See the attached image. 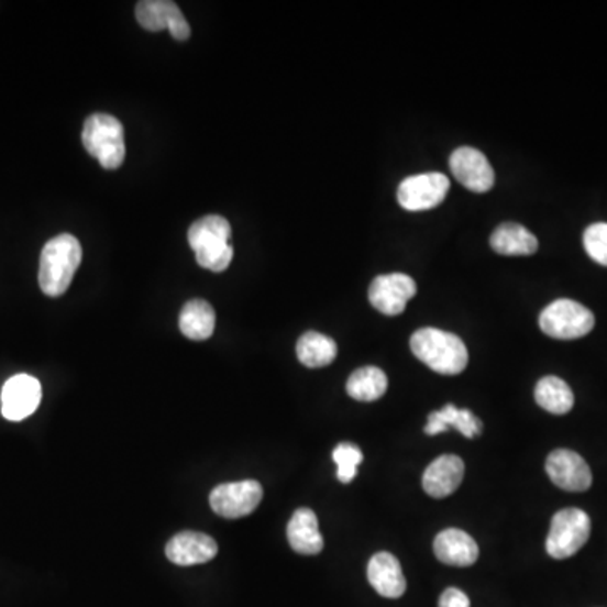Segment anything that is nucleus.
<instances>
[{"instance_id": "obj_26", "label": "nucleus", "mask_w": 607, "mask_h": 607, "mask_svg": "<svg viewBox=\"0 0 607 607\" xmlns=\"http://www.w3.org/2000/svg\"><path fill=\"white\" fill-rule=\"evenodd\" d=\"M195 253L199 267L211 272H224L233 261V246L230 243L207 246V249L196 250Z\"/></svg>"}, {"instance_id": "obj_5", "label": "nucleus", "mask_w": 607, "mask_h": 607, "mask_svg": "<svg viewBox=\"0 0 607 607\" xmlns=\"http://www.w3.org/2000/svg\"><path fill=\"white\" fill-rule=\"evenodd\" d=\"M591 537V518L578 508L556 511L547 537V553L556 561L575 555Z\"/></svg>"}, {"instance_id": "obj_4", "label": "nucleus", "mask_w": 607, "mask_h": 607, "mask_svg": "<svg viewBox=\"0 0 607 607\" xmlns=\"http://www.w3.org/2000/svg\"><path fill=\"white\" fill-rule=\"evenodd\" d=\"M540 329L555 340H578L587 336L596 324L593 312L571 299L549 304L539 318Z\"/></svg>"}, {"instance_id": "obj_22", "label": "nucleus", "mask_w": 607, "mask_h": 607, "mask_svg": "<svg viewBox=\"0 0 607 607\" xmlns=\"http://www.w3.org/2000/svg\"><path fill=\"white\" fill-rule=\"evenodd\" d=\"M537 404L553 416H564L574 407V394L559 376H543L536 388Z\"/></svg>"}, {"instance_id": "obj_14", "label": "nucleus", "mask_w": 607, "mask_h": 607, "mask_svg": "<svg viewBox=\"0 0 607 607\" xmlns=\"http://www.w3.org/2000/svg\"><path fill=\"white\" fill-rule=\"evenodd\" d=\"M463 477L464 463L460 455H441L423 473V492L432 498H445L460 488Z\"/></svg>"}, {"instance_id": "obj_12", "label": "nucleus", "mask_w": 607, "mask_h": 607, "mask_svg": "<svg viewBox=\"0 0 607 607\" xmlns=\"http://www.w3.org/2000/svg\"><path fill=\"white\" fill-rule=\"evenodd\" d=\"M455 179L473 192H488L495 185V170L483 156V152L473 147H460L452 152L449 159Z\"/></svg>"}, {"instance_id": "obj_8", "label": "nucleus", "mask_w": 607, "mask_h": 607, "mask_svg": "<svg viewBox=\"0 0 607 607\" xmlns=\"http://www.w3.org/2000/svg\"><path fill=\"white\" fill-rule=\"evenodd\" d=\"M417 294V284L405 274L379 275L373 280L368 299L376 311L385 316H398Z\"/></svg>"}, {"instance_id": "obj_3", "label": "nucleus", "mask_w": 607, "mask_h": 607, "mask_svg": "<svg viewBox=\"0 0 607 607\" xmlns=\"http://www.w3.org/2000/svg\"><path fill=\"white\" fill-rule=\"evenodd\" d=\"M81 141L88 154L106 169H119L125 161L123 125L109 113H93L88 117Z\"/></svg>"}, {"instance_id": "obj_11", "label": "nucleus", "mask_w": 607, "mask_h": 607, "mask_svg": "<svg viewBox=\"0 0 607 607\" xmlns=\"http://www.w3.org/2000/svg\"><path fill=\"white\" fill-rule=\"evenodd\" d=\"M41 397L40 379L25 373L12 376L2 388V416L12 422L27 419L36 412Z\"/></svg>"}, {"instance_id": "obj_27", "label": "nucleus", "mask_w": 607, "mask_h": 607, "mask_svg": "<svg viewBox=\"0 0 607 607\" xmlns=\"http://www.w3.org/2000/svg\"><path fill=\"white\" fill-rule=\"evenodd\" d=\"M584 249L596 264L607 267V223H594L584 232Z\"/></svg>"}, {"instance_id": "obj_21", "label": "nucleus", "mask_w": 607, "mask_h": 607, "mask_svg": "<svg viewBox=\"0 0 607 607\" xmlns=\"http://www.w3.org/2000/svg\"><path fill=\"white\" fill-rule=\"evenodd\" d=\"M297 358L308 368H322L331 365L338 356V344L333 338L308 331L297 341Z\"/></svg>"}, {"instance_id": "obj_20", "label": "nucleus", "mask_w": 607, "mask_h": 607, "mask_svg": "<svg viewBox=\"0 0 607 607\" xmlns=\"http://www.w3.org/2000/svg\"><path fill=\"white\" fill-rule=\"evenodd\" d=\"M217 325V316L207 300L195 299L185 304L179 314V329L192 341H205L211 338Z\"/></svg>"}, {"instance_id": "obj_15", "label": "nucleus", "mask_w": 607, "mask_h": 607, "mask_svg": "<svg viewBox=\"0 0 607 607\" xmlns=\"http://www.w3.org/2000/svg\"><path fill=\"white\" fill-rule=\"evenodd\" d=\"M368 581L379 596L398 599L407 589L404 571L397 556L388 552H378L368 564Z\"/></svg>"}, {"instance_id": "obj_1", "label": "nucleus", "mask_w": 607, "mask_h": 607, "mask_svg": "<svg viewBox=\"0 0 607 607\" xmlns=\"http://www.w3.org/2000/svg\"><path fill=\"white\" fill-rule=\"evenodd\" d=\"M84 250L69 233L51 239L41 252L40 287L46 296L59 297L71 286L80 267Z\"/></svg>"}, {"instance_id": "obj_24", "label": "nucleus", "mask_w": 607, "mask_h": 607, "mask_svg": "<svg viewBox=\"0 0 607 607\" xmlns=\"http://www.w3.org/2000/svg\"><path fill=\"white\" fill-rule=\"evenodd\" d=\"M230 239H232V227L220 214H208L201 218L192 223L188 232L189 245L195 252L207 246L230 243Z\"/></svg>"}, {"instance_id": "obj_2", "label": "nucleus", "mask_w": 607, "mask_h": 607, "mask_svg": "<svg viewBox=\"0 0 607 607\" xmlns=\"http://www.w3.org/2000/svg\"><path fill=\"white\" fill-rule=\"evenodd\" d=\"M416 358L441 375H460L470 362L466 344L455 334L435 328H423L410 338Z\"/></svg>"}, {"instance_id": "obj_19", "label": "nucleus", "mask_w": 607, "mask_h": 607, "mask_svg": "<svg viewBox=\"0 0 607 607\" xmlns=\"http://www.w3.org/2000/svg\"><path fill=\"white\" fill-rule=\"evenodd\" d=\"M489 245L499 255H533L539 250V240L520 223H503L493 232Z\"/></svg>"}, {"instance_id": "obj_6", "label": "nucleus", "mask_w": 607, "mask_h": 607, "mask_svg": "<svg viewBox=\"0 0 607 607\" xmlns=\"http://www.w3.org/2000/svg\"><path fill=\"white\" fill-rule=\"evenodd\" d=\"M264 498V488L258 481L246 479L224 483L211 492L210 505L214 514L228 520L249 517L257 510Z\"/></svg>"}, {"instance_id": "obj_18", "label": "nucleus", "mask_w": 607, "mask_h": 607, "mask_svg": "<svg viewBox=\"0 0 607 607\" xmlns=\"http://www.w3.org/2000/svg\"><path fill=\"white\" fill-rule=\"evenodd\" d=\"M449 427H454L457 432H461L467 439L476 438L483 432V423L471 410L457 409L452 404L444 405L438 412L429 413L423 432L427 435H438L445 432Z\"/></svg>"}, {"instance_id": "obj_17", "label": "nucleus", "mask_w": 607, "mask_h": 607, "mask_svg": "<svg viewBox=\"0 0 607 607\" xmlns=\"http://www.w3.org/2000/svg\"><path fill=\"white\" fill-rule=\"evenodd\" d=\"M287 539L294 552L302 555H318L324 547L318 517L309 508H299L287 525Z\"/></svg>"}, {"instance_id": "obj_13", "label": "nucleus", "mask_w": 607, "mask_h": 607, "mask_svg": "<svg viewBox=\"0 0 607 607\" xmlns=\"http://www.w3.org/2000/svg\"><path fill=\"white\" fill-rule=\"evenodd\" d=\"M217 553V542L207 533H198V531H181L166 545L167 559L181 567L207 564L213 561Z\"/></svg>"}, {"instance_id": "obj_25", "label": "nucleus", "mask_w": 607, "mask_h": 607, "mask_svg": "<svg viewBox=\"0 0 607 607\" xmlns=\"http://www.w3.org/2000/svg\"><path fill=\"white\" fill-rule=\"evenodd\" d=\"M333 460L338 466V479L347 485L358 474V466L363 463V452L358 445L341 442L334 449Z\"/></svg>"}, {"instance_id": "obj_23", "label": "nucleus", "mask_w": 607, "mask_h": 607, "mask_svg": "<svg viewBox=\"0 0 607 607\" xmlns=\"http://www.w3.org/2000/svg\"><path fill=\"white\" fill-rule=\"evenodd\" d=\"M388 388V378L384 369L376 366H363L351 373L347 378L346 391L351 398L358 401H375L384 397Z\"/></svg>"}, {"instance_id": "obj_16", "label": "nucleus", "mask_w": 607, "mask_h": 607, "mask_svg": "<svg viewBox=\"0 0 607 607\" xmlns=\"http://www.w3.org/2000/svg\"><path fill=\"white\" fill-rule=\"evenodd\" d=\"M434 553L439 561L455 567H470L479 556L476 540L460 528H448L434 540Z\"/></svg>"}, {"instance_id": "obj_9", "label": "nucleus", "mask_w": 607, "mask_h": 607, "mask_svg": "<svg viewBox=\"0 0 607 607\" xmlns=\"http://www.w3.org/2000/svg\"><path fill=\"white\" fill-rule=\"evenodd\" d=\"M547 474L553 485L564 492H587L593 485V473L589 464L577 452L569 449H556L547 457Z\"/></svg>"}, {"instance_id": "obj_28", "label": "nucleus", "mask_w": 607, "mask_h": 607, "mask_svg": "<svg viewBox=\"0 0 607 607\" xmlns=\"http://www.w3.org/2000/svg\"><path fill=\"white\" fill-rule=\"evenodd\" d=\"M471 600L466 594L455 587H449L439 599V607H470Z\"/></svg>"}, {"instance_id": "obj_7", "label": "nucleus", "mask_w": 607, "mask_h": 607, "mask_svg": "<svg viewBox=\"0 0 607 607\" xmlns=\"http://www.w3.org/2000/svg\"><path fill=\"white\" fill-rule=\"evenodd\" d=\"M451 183L441 173L417 174L398 186L397 199L407 211H427L439 207L448 196Z\"/></svg>"}, {"instance_id": "obj_10", "label": "nucleus", "mask_w": 607, "mask_h": 607, "mask_svg": "<svg viewBox=\"0 0 607 607\" xmlns=\"http://www.w3.org/2000/svg\"><path fill=\"white\" fill-rule=\"evenodd\" d=\"M135 18L151 33L167 30L177 41H186L191 36V27L181 9L170 0H142L135 8Z\"/></svg>"}]
</instances>
